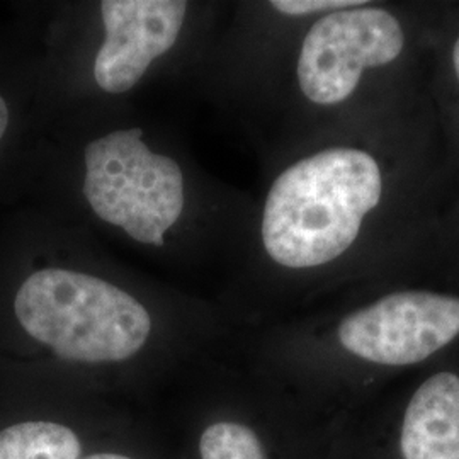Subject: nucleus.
I'll use <instances>...</instances> for the list:
<instances>
[{
    "label": "nucleus",
    "mask_w": 459,
    "mask_h": 459,
    "mask_svg": "<svg viewBox=\"0 0 459 459\" xmlns=\"http://www.w3.org/2000/svg\"><path fill=\"white\" fill-rule=\"evenodd\" d=\"M390 186L383 159L366 145H333L299 159L265 197V254L288 269L337 263L362 240Z\"/></svg>",
    "instance_id": "nucleus-1"
},
{
    "label": "nucleus",
    "mask_w": 459,
    "mask_h": 459,
    "mask_svg": "<svg viewBox=\"0 0 459 459\" xmlns=\"http://www.w3.org/2000/svg\"><path fill=\"white\" fill-rule=\"evenodd\" d=\"M21 327L62 359L117 362L148 341L147 308L115 284L66 269H41L22 282L14 301Z\"/></svg>",
    "instance_id": "nucleus-2"
},
{
    "label": "nucleus",
    "mask_w": 459,
    "mask_h": 459,
    "mask_svg": "<svg viewBox=\"0 0 459 459\" xmlns=\"http://www.w3.org/2000/svg\"><path fill=\"white\" fill-rule=\"evenodd\" d=\"M143 130H116L85 147L83 196L104 221L121 227L133 240L164 246L167 230L184 212L179 164L153 153Z\"/></svg>",
    "instance_id": "nucleus-3"
},
{
    "label": "nucleus",
    "mask_w": 459,
    "mask_h": 459,
    "mask_svg": "<svg viewBox=\"0 0 459 459\" xmlns=\"http://www.w3.org/2000/svg\"><path fill=\"white\" fill-rule=\"evenodd\" d=\"M407 43L403 21L366 0L318 17L299 49V91L316 106H339L358 92L368 74L396 64Z\"/></svg>",
    "instance_id": "nucleus-4"
},
{
    "label": "nucleus",
    "mask_w": 459,
    "mask_h": 459,
    "mask_svg": "<svg viewBox=\"0 0 459 459\" xmlns=\"http://www.w3.org/2000/svg\"><path fill=\"white\" fill-rule=\"evenodd\" d=\"M352 356L381 366L426 361L459 337V296L405 290L347 315L337 330Z\"/></svg>",
    "instance_id": "nucleus-5"
},
{
    "label": "nucleus",
    "mask_w": 459,
    "mask_h": 459,
    "mask_svg": "<svg viewBox=\"0 0 459 459\" xmlns=\"http://www.w3.org/2000/svg\"><path fill=\"white\" fill-rule=\"evenodd\" d=\"M186 13L182 0H104V41L94 62L99 87L109 94L133 89L150 64L176 45Z\"/></svg>",
    "instance_id": "nucleus-6"
},
{
    "label": "nucleus",
    "mask_w": 459,
    "mask_h": 459,
    "mask_svg": "<svg viewBox=\"0 0 459 459\" xmlns=\"http://www.w3.org/2000/svg\"><path fill=\"white\" fill-rule=\"evenodd\" d=\"M403 459H459V377L437 373L411 396L402 427Z\"/></svg>",
    "instance_id": "nucleus-7"
},
{
    "label": "nucleus",
    "mask_w": 459,
    "mask_h": 459,
    "mask_svg": "<svg viewBox=\"0 0 459 459\" xmlns=\"http://www.w3.org/2000/svg\"><path fill=\"white\" fill-rule=\"evenodd\" d=\"M82 446L72 429L31 420L0 430V459H79Z\"/></svg>",
    "instance_id": "nucleus-8"
},
{
    "label": "nucleus",
    "mask_w": 459,
    "mask_h": 459,
    "mask_svg": "<svg viewBox=\"0 0 459 459\" xmlns=\"http://www.w3.org/2000/svg\"><path fill=\"white\" fill-rule=\"evenodd\" d=\"M201 459H265L255 432L235 422L208 427L199 441Z\"/></svg>",
    "instance_id": "nucleus-9"
},
{
    "label": "nucleus",
    "mask_w": 459,
    "mask_h": 459,
    "mask_svg": "<svg viewBox=\"0 0 459 459\" xmlns=\"http://www.w3.org/2000/svg\"><path fill=\"white\" fill-rule=\"evenodd\" d=\"M361 0H274L271 2L273 9H276L284 16H310L320 14V17L358 5Z\"/></svg>",
    "instance_id": "nucleus-10"
},
{
    "label": "nucleus",
    "mask_w": 459,
    "mask_h": 459,
    "mask_svg": "<svg viewBox=\"0 0 459 459\" xmlns=\"http://www.w3.org/2000/svg\"><path fill=\"white\" fill-rule=\"evenodd\" d=\"M449 62H451V70L455 75V81L459 87V33L456 34L453 45H451V55H449Z\"/></svg>",
    "instance_id": "nucleus-11"
},
{
    "label": "nucleus",
    "mask_w": 459,
    "mask_h": 459,
    "mask_svg": "<svg viewBox=\"0 0 459 459\" xmlns=\"http://www.w3.org/2000/svg\"><path fill=\"white\" fill-rule=\"evenodd\" d=\"M7 126H9V108H7L5 99L0 96V142L7 132Z\"/></svg>",
    "instance_id": "nucleus-12"
},
{
    "label": "nucleus",
    "mask_w": 459,
    "mask_h": 459,
    "mask_svg": "<svg viewBox=\"0 0 459 459\" xmlns=\"http://www.w3.org/2000/svg\"><path fill=\"white\" fill-rule=\"evenodd\" d=\"M83 459H133L128 456H121V455H111V453H104V455H92L89 458Z\"/></svg>",
    "instance_id": "nucleus-13"
}]
</instances>
